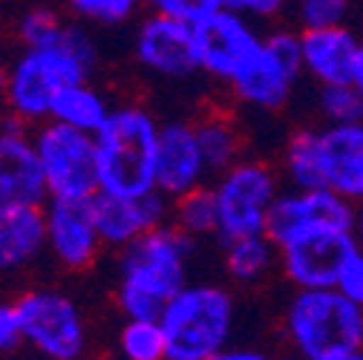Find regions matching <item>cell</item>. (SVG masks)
Segmentation results:
<instances>
[{
  "instance_id": "d6a6232c",
  "label": "cell",
  "mask_w": 363,
  "mask_h": 360,
  "mask_svg": "<svg viewBox=\"0 0 363 360\" xmlns=\"http://www.w3.org/2000/svg\"><path fill=\"white\" fill-rule=\"evenodd\" d=\"M231 12L254 21H274L277 15H283V4L280 0H225Z\"/></svg>"
},
{
  "instance_id": "d6986e66",
  "label": "cell",
  "mask_w": 363,
  "mask_h": 360,
  "mask_svg": "<svg viewBox=\"0 0 363 360\" xmlns=\"http://www.w3.org/2000/svg\"><path fill=\"white\" fill-rule=\"evenodd\" d=\"M363 38L352 26L300 32L303 72L317 86H343L352 84V67Z\"/></svg>"
},
{
  "instance_id": "8992f818",
  "label": "cell",
  "mask_w": 363,
  "mask_h": 360,
  "mask_svg": "<svg viewBox=\"0 0 363 360\" xmlns=\"http://www.w3.org/2000/svg\"><path fill=\"white\" fill-rule=\"evenodd\" d=\"M286 337L300 360H329L363 349V308L337 288L294 291L283 317Z\"/></svg>"
},
{
  "instance_id": "ffe728a7",
  "label": "cell",
  "mask_w": 363,
  "mask_h": 360,
  "mask_svg": "<svg viewBox=\"0 0 363 360\" xmlns=\"http://www.w3.org/2000/svg\"><path fill=\"white\" fill-rule=\"evenodd\" d=\"M47 251V216L35 205H0V271H18Z\"/></svg>"
},
{
  "instance_id": "52a82bcc",
  "label": "cell",
  "mask_w": 363,
  "mask_h": 360,
  "mask_svg": "<svg viewBox=\"0 0 363 360\" xmlns=\"http://www.w3.org/2000/svg\"><path fill=\"white\" fill-rule=\"evenodd\" d=\"M280 176L262 159H242L231 170L216 176L213 196L219 208L222 245L262 237L268 228L271 208L280 199Z\"/></svg>"
},
{
  "instance_id": "ac0fdd59",
  "label": "cell",
  "mask_w": 363,
  "mask_h": 360,
  "mask_svg": "<svg viewBox=\"0 0 363 360\" xmlns=\"http://www.w3.org/2000/svg\"><path fill=\"white\" fill-rule=\"evenodd\" d=\"M208 164L196 139L194 121H167L159 136V164H156V191L167 199H182L205 188Z\"/></svg>"
},
{
  "instance_id": "cb8c5ba5",
  "label": "cell",
  "mask_w": 363,
  "mask_h": 360,
  "mask_svg": "<svg viewBox=\"0 0 363 360\" xmlns=\"http://www.w3.org/2000/svg\"><path fill=\"white\" fill-rule=\"evenodd\" d=\"M170 225L179 234H185L188 240L219 237V208H216L213 188H199L188 196L176 199Z\"/></svg>"
},
{
  "instance_id": "2e32d148",
  "label": "cell",
  "mask_w": 363,
  "mask_h": 360,
  "mask_svg": "<svg viewBox=\"0 0 363 360\" xmlns=\"http://www.w3.org/2000/svg\"><path fill=\"white\" fill-rule=\"evenodd\" d=\"M93 210H96V225H99L104 245L124 251L133 242H139L145 234L170 225L173 199H167L159 191L142 199H121V196L99 193L93 199Z\"/></svg>"
},
{
  "instance_id": "7a4b0ae2",
  "label": "cell",
  "mask_w": 363,
  "mask_h": 360,
  "mask_svg": "<svg viewBox=\"0 0 363 360\" xmlns=\"http://www.w3.org/2000/svg\"><path fill=\"white\" fill-rule=\"evenodd\" d=\"M194 240L179 234L173 225L145 234L139 242L121 251V280H118V308L127 320H162L164 308L188 283V259Z\"/></svg>"
},
{
  "instance_id": "ab89813d",
  "label": "cell",
  "mask_w": 363,
  "mask_h": 360,
  "mask_svg": "<svg viewBox=\"0 0 363 360\" xmlns=\"http://www.w3.org/2000/svg\"><path fill=\"white\" fill-rule=\"evenodd\" d=\"M81 360H101V357H81Z\"/></svg>"
},
{
  "instance_id": "d590c367",
  "label": "cell",
  "mask_w": 363,
  "mask_h": 360,
  "mask_svg": "<svg viewBox=\"0 0 363 360\" xmlns=\"http://www.w3.org/2000/svg\"><path fill=\"white\" fill-rule=\"evenodd\" d=\"M352 86L357 89V96L363 99V43H360V50H357L354 67H352Z\"/></svg>"
},
{
  "instance_id": "277c9868",
  "label": "cell",
  "mask_w": 363,
  "mask_h": 360,
  "mask_svg": "<svg viewBox=\"0 0 363 360\" xmlns=\"http://www.w3.org/2000/svg\"><path fill=\"white\" fill-rule=\"evenodd\" d=\"M162 124L139 104L116 107L107 127L96 136L101 193L142 199L156 191Z\"/></svg>"
},
{
  "instance_id": "7402d4cb",
  "label": "cell",
  "mask_w": 363,
  "mask_h": 360,
  "mask_svg": "<svg viewBox=\"0 0 363 360\" xmlns=\"http://www.w3.org/2000/svg\"><path fill=\"white\" fill-rule=\"evenodd\" d=\"M113 110L116 107L107 104V99L99 93L96 86L75 84V86H67L64 93L55 99L50 121L81 130V133H86V136H99V133L107 127Z\"/></svg>"
},
{
  "instance_id": "7c38bea8",
  "label": "cell",
  "mask_w": 363,
  "mask_h": 360,
  "mask_svg": "<svg viewBox=\"0 0 363 360\" xmlns=\"http://www.w3.org/2000/svg\"><path fill=\"white\" fill-rule=\"evenodd\" d=\"M354 254L357 245L352 231H314L280 248V271L294 291H323L337 286L346 262Z\"/></svg>"
},
{
  "instance_id": "e0dca14e",
  "label": "cell",
  "mask_w": 363,
  "mask_h": 360,
  "mask_svg": "<svg viewBox=\"0 0 363 360\" xmlns=\"http://www.w3.org/2000/svg\"><path fill=\"white\" fill-rule=\"evenodd\" d=\"M135 58L162 78H188L202 72L194 26L162 15H150L135 32Z\"/></svg>"
},
{
  "instance_id": "f546056e",
  "label": "cell",
  "mask_w": 363,
  "mask_h": 360,
  "mask_svg": "<svg viewBox=\"0 0 363 360\" xmlns=\"http://www.w3.org/2000/svg\"><path fill=\"white\" fill-rule=\"evenodd\" d=\"M211 4H213V0H156L153 15H162V18L179 21V23H188V26H196L208 15Z\"/></svg>"
},
{
  "instance_id": "4316f807",
  "label": "cell",
  "mask_w": 363,
  "mask_h": 360,
  "mask_svg": "<svg viewBox=\"0 0 363 360\" xmlns=\"http://www.w3.org/2000/svg\"><path fill=\"white\" fill-rule=\"evenodd\" d=\"M349 18H352V6L346 0H300L294 6L297 32L349 26Z\"/></svg>"
},
{
  "instance_id": "9a60e30c",
  "label": "cell",
  "mask_w": 363,
  "mask_h": 360,
  "mask_svg": "<svg viewBox=\"0 0 363 360\" xmlns=\"http://www.w3.org/2000/svg\"><path fill=\"white\" fill-rule=\"evenodd\" d=\"M47 216V251L69 271H84L96 262L104 240L96 225L93 202L50 199L43 205Z\"/></svg>"
},
{
  "instance_id": "484cf974",
  "label": "cell",
  "mask_w": 363,
  "mask_h": 360,
  "mask_svg": "<svg viewBox=\"0 0 363 360\" xmlns=\"http://www.w3.org/2000/svg\"><path fill=\"white\" fill-rule=\"evenodd\" d=\"M317 113L323 124L346 127L363 121V99L352 84L343 86H317Z\"/></svg>"
},
{
  "instance_id": "836d02e7",
  "label": "cell",
  "mask_w": 363,
  "mask_h": 360,
  "mask_svg": "<svg viewBox=\"0 0 363 360\" xmlns=\"http://www.w3.org/2000/svg\"><path fill=\"white\" fill-rule=\"evenodd\" d=\"M211 360H268L259 349H225L219 354H213Z\"/></svg>"
},
{
  "instance_id": "5bb4252c",
  "label": "cell",
  "mask_w": 363,
  "mask_h": 360,
  "mask_svg": "<svg viewBox=\"0 0 363 360\" xmlns=\"http://www.w3.org/2000/svg\"><path fill=\"white\" fill-rule=\"evenodd\" d=\"M50 199L35 142L15 116L0 124V205H35Z\"/></svg>"
},
{
  "instance_id": "4fadbf2b",
  "label": "cell",
  "mask_w": 363,
  "mask_h": 360,
  "mask_svg": "<svg viewBox=\"0 0 363 360\" xmlns=\"http://www.w3.org/2000/svg\"><path fill=\"white\" fill-rule=\"evenodd\" d=\"M352 219H354V205L329 191L289 188L271 208L265 237L277 248H283L314 231H329V228L352 231Z\"/></svg>"
},
{
  "instance_id": "74e56055",
  "label": "cell",
  "mask_w": 363,
  "mask_h": 360,
  "mask_svg": "<svg viewBox=\"0 0 363 360\" xmlns=\"http://www.w3.org/2000/svg\"><path fill=\"white\" fill-rule=\"evenodd\" d=\"M6 86H9V69L0 64V99H6Z\"/></svg>"
},
{
  "instance_id": "8d00e7d4",
  "label": "cell",
  "mask_w": 363,
  "mask_h": 360,
  "mask_svg": "<svg viewBox=\"0 0 363 360\" xmlns=\"http://www.w3.org/2000/svg\"><path fill=\"white\" fill-rule=\"evenodd\" d=\"M329 360H363V349H352V351H343V354H335Z\"/></svg>"
},
{
  "instance_id": "6da1fadb",
  "label": "cell",
  "mask_w": 363,
  "mask_h": 360,
  "mask_svg": "<svg viewBox=\"0 0 363 360\" xmlns=\"http://www.w3.org/2000/svg\"><path fill=\"white\" fill-rule=\"evenodd\" d=\"M99 64V47L84 23H67L50 50H23L9 67L6 104L21 124H47L52 104L67 86L86 84Z\"/></svg>"
},
{
  "instance_id": "9c48e42d",
  "label": "cell",
  "mask_w": 363,
  "mask_h": 360,
  "mask_svg": "<svg viewBox=\"0 0 363 360\" xmlns=\"http://www.w3.org/2000/svg\"><path fill=\"white\" fill-rule=\"evenodd\" d=\"M303 52L297 29H274L262 40L251 67L231 84V93L259 113H280L303 78Z\"/></svg>"
},
{
  "instance_id": "4dcf8cb0",
  "label": "cell",
  "mask_w": 363,
  "mask_h": 360,
  "mask_svg": "<svg viewBox=\"0 0 363 360\" xmlns=\"http://www.w3.org/2000/svg\"><path fill=\"white\" fill-rule=\"evenodd\" d=\"M26 343L23 326H21V314L15 303H0V357L18 351Z\"/></svg>"
},
{
  "instance_id": "1f68e13d",
  "label": "cell",
  "mask_w": 363,
  "mask_h": 360,
  "mask_svg": "<svg viewBox=\"0 0 363 360\" xmlns=\"http://www.w3.org/2000/svg\"><path fill=\"white\" fill-rule=\"evenodd\" d=\"M335 288L346 300H352L354 305L363 308V254L360 251L346 262V268H343V274H340V280H337Z\"/></svg>"
},
{
  "instance_id": "d4e9b609",
  "label": "cell",
  "mask_w": 363,
  "mask_h": 360,
  "mask_svg": "<svg viewBox=\"0 0 363 360\" xmlns=\"http://www.w3.org/2000/svg\"><path fill=\"white\" fill-rule=\"evenodd\" d=\"M124 360H167V337L159 320H127L118 332Z\"/></svg>"
},
{
  "instance_id": "603a6c76",
  "label": "cell",
  "mask_w": 363,
  "mask_h": 360,
  "mask_svg": "<svg viewBox=\"0 0 363 360\" xmlns=\"http://www.w3.org/2000/svg\"><path fill=\"white\" fill-rule=\"evenodd\" d=\"M280 265V248L262 237H248L225 245V271L240 286H257Z\"/></svg>"
},
{
  "instance_id": "f35d334b",
  "label": "cell",
  "mask_w": 363,
  "mask_h": 360,
  "mask_svg": "<svg viewBox=\"0 0 363 360\" xmlns=\"http://www.w3.org/2000/svg\"><path fill=\"white\" fill-rule=\"evenodd\" d=\"M274 360H300V357H294V354H291V357H274Z\"/></svg>"
},
{
  "instance_id": "5b68a950",
  "label": "cell",
  "mask_w": 363,
  "mask_h": 360,
  "mask_svg": "<svg viewBox=\"0 0 363 360\" xmlns=\"http://www.w3.org/2000/svg\"><path fill=\"white\" fill-rule=\"evenodd\" d=\"M167 360H211L228 349L237 323V303L216 283H191L162 314Z\"/></svg>"
},
{
  "instance_id": "f1b7e54d",
  "label": "cell",
  "mask_w": 363,
  "mask_h": 360,
  "mask_svg": "<svg viewBox=\"0 0 363 360\" xmlns=\"http://www.w3.org/2000/svg\"><path fill=\"white\" fill-rule=\"evenodd\" d=\"M139 4L135 0H72L69 12L84 21V23H96V26H118L127 23Z\"/></svg>"
},
{
  "instance_id": "30bf717a",
  "label": "cell",
  "mask_w": 363,
  "mask_h": 360,
  "mask_svg": "<svg viewBox=\"0 0 363 360\" xmlns=\"http://www.w3.org/2000/svg\"><path fill=\"white\" fill-rule=\"evenodd\" d=\"M26 343L47 360H81L86 346L84 314L67 294L55 288H32L18 300Z\"/></svg>"
},
{
  "instance_id": "44dd1931",
  "label": "cell",
  "mask_w": 363,
  "mask_h": 360,
  "mask_svg": "<svg viewBox=\"0 0 363 360\" xmlns=\"http://www.w3.org/2000/svg\"><path fill=\"white\" fill-rule=\"evenodd\" d=\"M196 127V139L208 164V173L222 176L225 170H231L234 164L242 162V147H245V136L240 124L222 110H211L202 118L194 121Z\"/></svg>"
},
{
  "instance_id": "8fae6325",
  "label": "cell",
  "mask_w": 363,
  "mask_h": 360,
  "mask_svg": "<svg viewBox=\"0 0 363 360\" xmlns=\"http://www.w3.org/2000/svg\"><path fill=\"white\" fill-rule=\"evenodd\" d=\"M199 69L234 84L262 50L265 35L242 15L231 12L225 0H213L208 15L194 26Z\"/></svg>"
},
{
  "instance_id": "ba28073f",
  "label": "cell",
  "mask_w": 363,
  "mask_h": 360,
  "mask_svg": "<svg viewBox=\"0 0 363 360\" xmlns=\"http://www.w3.org/2000/svg\"><path fill=\"white\" fill-rule=\"evenodd\" d=\"M50 199L93 202L101 193V170L96 136L64 127L58 121L40 124L32 136Z\"/></svg>"
},
{
  "instance_id": "e575fe53",
  "label": "cell",
  "mask_w": 363,
  "mask_h": 360,
  "mask_svg": "<svg viewBox=\"0 0 363 360\" xmlns=\"http://www.w3.org/2000/svg\"><path fill=\"white\" fill-rule=\"evenodd\" d=\"M352 237H354V245L357 251L363 254V202L354 205V219H352Z\"/></svg>"
},
{
  "instance_id": "3957f363",
  "label": "cell",
  "mask_w": 363,
  "mask_h": 360,
  "mask_svg": "<svg viewBox=\"0 0 363 360\" xmlns=\"http://www.w3.org/2000/svg\"><path fill=\"white\" fill-rule=\"evenodd\" d=\"M283 173L291 188L329 191L352 205L363 202V121L291 133L283 147Z\"/></svg>"
},
{
  "instance_id": "83f0119b",
  "label": "cell",
  "mask_w": 363,
  "mask_h": 360,
  "mask_svg": "<svg viewBox=\"0 0 363 360\" xmlns=\"http://www.w3.org/2000/svg\"><path fill=\"white\" fill-rule=\"evenodd\" d=\"M67 21H61L52 9H29L18 18V38L26 50H50L61 40Z\"/></svg>"
}]
</instances>
